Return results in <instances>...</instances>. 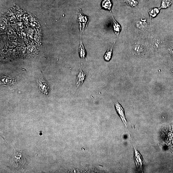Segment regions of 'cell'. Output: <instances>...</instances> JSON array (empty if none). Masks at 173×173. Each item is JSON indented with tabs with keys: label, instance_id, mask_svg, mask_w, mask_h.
Listing matches in <instances>:
<instances>
[{
	"label": "cell",
	"instance_id": "obj_2",
	"mask_svg": "<svg viewBox=\"0 0 173 173\" xmlns=\"http://www.w3.org/2000/svg\"><path fill=\"white\" fill-rule=\"evenodd\" d=\"M22 154L19 152L14 153L12 158L11 162L15 167H19L22 165L24 160Z\"/></svg>",
	"mask_w": 173,
	"mask_h": 173
},
{
	"label": "cell",
	"instance_id": "obj_6",
	"mask_svg": "<svg viewBox=\"0 0 173 173\" xmlns=\"http://www.w3.org/2000/svg\"><path fill=\"white\" fill-rule=\"evenodd\" d=\"M110 12L112 16L113 30L115 33L117 35V37L118 35H119L120 32L121 31V27L120 24L115 19L111 11H110Z\"/></svg>",
	"mask_w": 173,
	"mask_h": 173
},
{
	"label": "cell",
	"instance_id": "obj_14",
	"mask_svg": "<svg viewBox=\"0 0 173 173\" xmlns=\"http://www.w3.org/2000/svg\"><path fill=\"white\" fill-rule=\"evenodd\" d=\"M123 1L128 6L132 8L135 7L138 4L137 0H123Z\"/></svg>",
	"mask_w": 173,
	"mask_h": 173
},
{
	"label": "cell",
	"instance_id": "obj_4",
	"mask_svg": "<svg viewBox=\"0 0 173 173\" xmlns=\"http://www.w3.org/2000/svg\"><path fill=\"white\" fill-rule=\"evenodd\" d=\"M115 108L117 113L119 115L121 120L126 127L127 121L125 116L124 111L120 104L116 101L115 103Z\"/></svg>",
	"mask_w": 173,
	"mask_h": 173
},
{
	"label": "cell",
	"instance_id": "obj_12",
	"mask_svg": "<svg viewBox=\"0 0 173 173\" xmlns=\"http://www.w3.org/2000/svg\"><path fill=\"white\" fill-rule=\"evenodd\" d=\"M135 159L136 162H137L138 167H141L143 165V160L141 159V156L136 150H135Z\"/></svg>",
	"mask_w": 173,
	"mask_h": 173
},
{
	"label": "cell",
	"instance_id": "obj_8",
	"mask_svg": "<svg viewBox=\"0 0 173 173\" xmlns=\"http://www.w3.org/2000/svg\"><path fill=\"white\" fill-rule=\"evenodd\" d=\"M117 38L115 41L113 45L110 47V48L108 49L106 53H105V55L104 56V58L105 61H109L111 59L112 56V52L113 48V47L114 45L115 44V42H116L117 40Z\"/></svg>",
	"mask_w": 173,
	"mask_h": 173
},
{
	"label": "cell",
	"instance_id": "obj_1",
	"mask_svg": "<svg viewBox=\"0 0 173 173\" xmlns=\"http://www.w3.org/2000/svg\"><path fill=\"white\" fill-rule=\"evenodd\" d=\"M77 21L78 23L80 33L81 34L84 31L85 29L87 28L90 19L89 17L83 14L80 9L78 11Z\"/></svg>",
	"mask_w": 173,
	"mask_h": 173
},
{
	"label": "cell",
	"instance_id": "obj_10",
	"mask_svg": "<svg viewBox=\"0 0 173 173\" xmlns=\"http://www.w3.org/2000/svg\"><path fill=\"white\" fill-rule=\"evenodd\" d=\"M113 5L112 2L111 0H104L102 4V7L105 9L111 11V8Z\"/></svg>",
	"mask_w": 173,
	"mask_h": 173
},
{
	"label": "cell",
	"instance_id": "obj_3",
	"mask_svg": "<svg viewBox=\"0 0 173 173\" xmlns=\"http://www.w3.org/2000/svg\"><path fill=\"white\" fill-rule=\"evenodd\" d=\"M37 83L40 91L45 95L48 94L49 88L45 80L43 77L37 80Z\"/></svg>",
	"mask_w": 173,
	"mask_h": 173
},
{
	"label": "cell",
	"instance_id": "obj_7",
	"mask_svg": "<svg viewBox=\"0 0 173 173\" xmlns=\"http://www.w3.org/2000/svg\"><path fill=\"white\" fill-rule=\"evenodd\" d=\"M86 74L83 72L82 67H81L80 72L78 73L77 78L78 80L77 83V87L81 85L85 78Z\"/></svg>",
	"mask_w": 173,
	"mask_h": 173
},
{
	"label": "cell",
	"instance_id": "obj_15",
	"mask_svg": "<svg viewBox=\"0 0 173 173\" xmlns=\"http://www.w3.org/2000/svg\"><path fill=\"white\" fill-rule=\"evenodd\" d=\"M172 3L171 0H162L160 8V9L167 8L171 6Z\"/></svg>",
	"mask_w": 173,
	"mask_h": 173
},
{
	"label": "cell",
	"instance_id": "obj_16",
	"mask_svg": "<svg viewBox=\"0 0 173 173\" xmlns=\"http://www.w3.org/2000/svg\"><path fill=\"white\" fill-rule=\"evenodd\" d=\"M172 73L173 75V69L172 70Z\"/></svg>",
	"mask_w": 173,
	"mask_h": 173
},
{
	"label": "cell",
	"instance_id": "obj_9",
	"mask_svg": "<svg viewBox=\"0 0 173 173\" xmlns=\"http://www.w3.org/2000/svg\"><path fill=\"white\" fill-rule=\"evenodd\" d=\"M148 25V23L146 19H141L139 20L136 23V26L139 29L145 28Z\"/></svg>",
	"mask_w": 173,
	"mask_h": 173
},
{
	"label": "cell",
	"instance_id": "obj_5",
	"mask_svg": "<svg viewBox=\"0 0 173 173\" xmlns=\"http://www.w3.org/2000/svg\"><path fill=\"white\" fill-rule=\"evenodd\" d=\"M78 53L81 60L82 61H84L86 59L87 53L85 49L82 39H81V34H80V42L78 49Z\"/></svg>",
	"mask_w": 173,
	"mask_h": 173
},
{
	"label": "cell",
	"instance_id": "obj_11",
	"mask_svg": "<svg viewBox=\"0 0 173 173\" xmlns=\"http://www.w3.org/2000/svg\"><path fill=\"white\" fill-rule=\"evenodd\" d=\"M133 50L135 53L136 55H140L144 51L143 46L141 45L135 44L133 47Z\"/></svg>",
	"mask_w": 173,
	"mask_h": 173
},
{
	"label": "cell",
	"instance_id": "obj_13",
	"mask_svg": "<svg viewBox=\"0 0 173 173\" xmlns=\"http://www.w3.org/2000/svg\"><path fill=\"white\" fill-rule=\"evenodd\" d=\"M160 8H152L148 11L150 16V20L151 19L154 18L157 16L158 13L160 12Z\"/></svg>",
	"mask_w": 173,
	"mask_h": 173
}]
</instances>
